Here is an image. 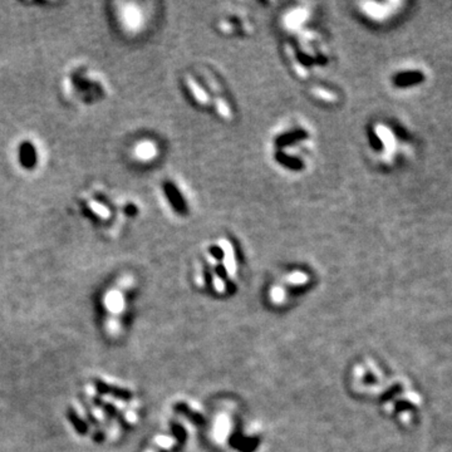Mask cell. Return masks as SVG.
I'll return each instance as SVG.
<instances>
[{
    "instance_id": "cell-1",
    "label": "cell",
    "mask_w": 452,
    "mask_h": 452,
    "mask_svg": "<svg viewBox=\"0 0 452 452\" xmlns=\"http://www.w3.org/2000/svg\"><path fill=\"white\" fill-rule=\"evenodd\" d=\"M135 155L141 161H148V159L155 158L157 155L156 145L151 141H143L140 142L135 148Z\"/></svg>"
},
{
    "instance_id": "cell-2",
    "label": "cell",
    "mask_w": 452,
    "mask_h": 452,
    "mask_svg": "<svg viewBox=\"0 0 452 452\" xmlns=\"http://www.w3.org/2000/svg\"><path fill=\"white\" fill-rule=\"evenodd\" d=\"M108 304V310H110V314H120L122 313V309H123V304H124V300H123V296L120 290H112L110 294L107 296V299H105Z\"/></svg>"
},
{
    "instance_id": "cell-3",
    "label": "cell",
    "mask_w": 452,
    "mask_h": 452,
    "mask_svg": "<svg viewBox=\"0 0 452 452\" xmlns=\"http://www.w3.org/2000/svg\"><path fill=\"white\" fill-rule=\"evenodd\" d=\"M124 24H126L128 28H136L140 25V19L141 17L139 9H134V8H128L124 12Z\"/></svg>"
},
{
    "instance_id": "cell-4",
    "label": "cell",
    "mask_w": 452,
    "mask_h": 452,
    "mask_svg": "<svg viewBox=\"0 0 452 452\" xmlns=\"http://www.w3.org/2000/svg\"><path fill=\"white\" fill-rule=\"evenodd\" d=\"M21 161L23 164H25L26 166L29 165H33L35 161V152H34V148L29 145H24L21 147Z\"/></svg>"
},
{
    "instance_id": "cell-5",
    "label": "cell",
    "mask_w": 452,
    "mask_h": 452,
    "mask_svg": "<svg viewBox=\"0 0 452 452\" xmlns=\"http://www.w3.org/2000/svg\"><path fill=\"white\" fill-rule=\"evenodd\" d=\"M289 19H290V20H289V25L290 26H297L298 24H302L303 20L305 19L304 13H303V9H302V12L290 13V17H289Z\"/></svg>"
},
{
    "instance_id": "cell-6",
    "label": "cell",
    "mask_w": 452,
    "mask_h": 452,
    "mask_svg": "<svg viewBox=\"0 0 452 452\" xmlns=\"http://www.w3.org/2000/svg\"><path fill=\"white\" fill-rule=\"evenodd\" d=\"M313 93H314V96H316V97H318V98L324 99V101H328V102L334 101V96H333V93H329V92H327V89L316 88V89H314Z\"/></svg>"
}]
</instances>
